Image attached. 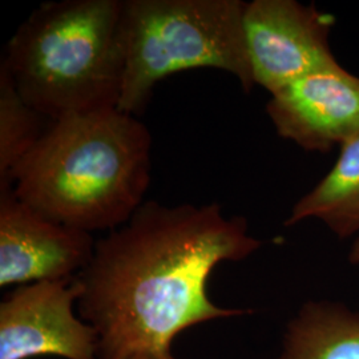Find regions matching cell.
<instances>
[{
  "label": "cell",
  "mask_w": 359,
  "mask_h": 359,
  "mask_svg": "<svg viewBox=\"0 0 359 359\" xmlns=\"http://www.w3.org/2000/svg\"><path fill=\"white\" fill-rule=\"evenodd\" d=\"M266 112L283 139L329 154L359 133V76L341 65L314 72L273 93Z\"/></svg>",
  "instance_id": "ba28073f"
},
{
  "label": "cell",
  "mask_w": 359,
  "mask_h": 359,
  "mask_svg": "<svg viewBox=\"0 0 359 359\" xmlns=\"http://www.w3.org/2000/svg\"><path fill=\"white\" fill-rule=\"evenodd\" d=\"M96 241L88 231L69 228L15 196L0 192V286L63 281L90 264Z\"/></svg>",
  "instance_id": "52a82bcc"
},
{
  "label": "cell",
  "mask_w": 359,
  "mask_h": 359,
  "mask_svg": "<svg viewBox=\"0 0 359 359\" xmlns=\"http://www.w3.org/2000/svg\"><path fill=\"white\" fill-rule=\"evenodd\" d=\"M332 15L297 0L246 3L245 38L255 84L270 95L339 65L330 46Z\"/></svg>",
  "instance_id": "5b68a950"
},
{
  "label": "cell",
  "mask_w": 359,
  "mask_h": 359,
  "mask_svg": "<svg viewBox=\"0 0 359 359\" xmlns=\"http://www.w3.org/2000/svg\"><path fill=\"white\" fill-rule=\"evenodd\" d=\"M348 261L353 265H359V237L354 241V244L351 245V248H350Z\"/></svg>",
  "instance_id": "7c38bea8"
},
{
  "label": "cell",
  "mask_w": 359,
  "mask_h": 359,
  "mask_svg": "<svg viewBox=\"0 0 359 359\" xmlns=\"http://www.w3.org/2000/svg\"><path fill=\"white\" fill-rule=\"evenodd\" d=\"M0 68L51 120L117 108L126 69L123 0L41 4L7 43Z\"/></svg>",
  "instance_id": "3957f363"
},
{
  "label": "cell",
  "mask_w": 359,
  "mask_h": 359,
  "mask_svg": "<svg viewBox=\"0 0 359 359\" xmlns=\"http://www.w3.org/2000/svg\"><path fill=\"white\" fill-rule=\"evenodd\" d=\"M261 246L244 217H226L218 204L144 203L96 243L77 276V310L97 334V358L181 359L173 342L182 332L248 314L216 305L208 281L219 264Z\"/></svg>",
  "instance_id": "6da1fadb"
},
{
  "label": "cell",
  "mask_w": 359,
  "mask_h": 359,
  "mask_svg": "<svg viewBox=\"0 0 359 359\" xmlns=\"http://www.w3.org/2000/svg\"><path fill=\"white\" fill-rule=\"evenodd\" d=\"M339 149L327 175L292 208L286 226L314 218L339 238L359 233V133Z\"/></svg>",
  "instance_id": "30bf717a"
},
{
  "label": "cell",
  "mask_w": 359,
  "mask_h": 359,
  "mask_svg": "<svg viewBox=\"0 0 359 359\" xmlns=\"http://www.w3.org/2000/svg\"><path fill=\"white\" fill-rule=\"evenodd\" d=\"M77 277L18 286L0 304V359L97 358V334L77 317Z\"/></svg>",
  "instance_id": "8992f818"
},
{
  "label": "cell",
  "mask_w": 359,
  "mask_h": 359,
  "mask_svg": "<svg viewBox=\"0 0 359 359\" xmlns=\"http://www.w3.org/2000/svg\"><path fill=\"white\" fill-rule=\"evenodd\" d=\"M52 121L25 102L8 74L0 68V192L13 189L15 168L34 149Z\"/></svg>",
  "instance_id": "8fae6325"
},
{
  "label": "cell",
  "mask_w": 359,
  "mask_h": 359,
  "mask_svg": "<svg viewBox=\"0 0 359 359\" xmlns=\"http://www.w3.org/2000/svg\"><path fill=\"white\" fill-rule=\"evenodd\" d=\"M241 0H123L126 69L117 108L136 116L164 77L216 68L256 86Z\"/></svg>",
  "instance_id": "277c9868"
},
{
  "label": "cell",
  "mask_w": 359,
  "mask_h": 359,
  "mask_svg": "<svg viewBox=\"0 0 359 359\" xmlns=\"http://www.w3.org/2000/svg\"><path fill=\"white\" fill-rule=\"evenodd\" d=\"M278 359H359V311L309 301L286 326Z\"/></svg>",
  "instance_id": "9c48e42d"
},
{
  "label": "cell",
  "mask_w": 359,
  "mask_h": 359,
  "mask_svg": "<svg viewBox=\"0 0 359 359\" xmlns=\"http://www.w3.org/2000/svg\"><path fill=\"white\" fill-rule=\"evenodd\" d=\"M151 132L118 108L53 120L15 168L11 188L40 213L79 231H114L144 204Z\"/></svg>",
  "instance_id": "7a4b0ae2"
}]
</instances>
